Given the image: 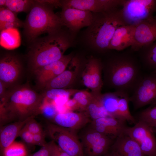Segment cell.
I'll use <instances>...</instances> for the list:
<instances>
[{"label": "cell", "mask_w": 156, "mask_h": 156, "mask_svg": "<svg viewBox=\"0 0 156 156\" xmlns=\"http://www.w3.org/2000/svg\"><path fill=\"white\" fill-rule=\"evenodd\" d=\"M21 68L17 56L10 53L3 54L0 60V81L5 86L13 83L18 79Z\"/></svg>", "instance_id": "15"}, {"label": "cell", "mask_w": 156, "mask_h": 156, "mask_svg": "<svg viewBox=\"0 0 156 156\" xmlns=\"http://www.w3.org/2000/svg\"><path fill=\"white\" fill-rule=\"evenodd\" d=\"M75 62L74 68L65 70L55 77L46 85L44 88L47 90L66 88L70 85L77 76L80 67L85 61L81 57L75 55L74 57Z\"/></svg>", "instance_id": "19"}, {"label": "cell", "mask_w": 156, "mask_h": 156, "mask_svg": "<svg viewBox=\"0 0 156 156\" xmlns=\"http://www.w3.org/2000/svg\"><path fill=\"white\" fill-rule=\"evenodd\" d=\"M34 118H31L26 123L24 127L33 135L44 133L42 127Z\"/></svg>", "instance_id": "35"}, {"label": "cell", "mask_w": 156, "mask_h": 156, "mask_svg": "<svg viewBox=\"0 0 156 156\" xmlns=\"http://www.w3.org/2000/svg\"><path fill=\"white\" fill-rule=\"evenodd\" d=\"M34 2L31 0H6L5 7L17 14L24 12L28 13Z\"/></svg>", "instance_id": "29"}, {"label": "cell", "mask_w": 156, "mask_h": 156, "mask_svg": "<svg viewBox=\"0 0 156 156\" xmlns=\"http://www.w3.org/2000/svg\"><path fill=\"white\" fill-rule=\"evenodd\" d=\"M101 94H93V97L85 112L92 120L109 116L103 106L101 99Z\"/></svg>", "instance_id": "26"}, {"label": "cell", "mask_w": 156, "mask_h": 156, "mask_svg": "<svg viewBox=\"0 0 156 156\" xmlns=\"http://www.w3.org/2000/svg\"><path fill=\"white\" fill-rule=\"evenodd\" d=\"M124 0H62V7L70 8L92 13L107 12L117 9Z\"/></svg>", "instance_id": "12"}, {"label": "cell", "mask_w": 156, "mask_h": 156, "mask_svg": "<svg viewBox=\"0 0 156 156\" xmlns=\"http://www.w3.org/2000/svg\"><path fill=\"white\" fill-rule=\"evenodd\" d=\"M93 96L92 93L87 91L79 90L73 95V98L76 101L78 109L85 112Z\"/></svg>", "instance_id": "31"}, {"label": "cell", "mask_w": 156, "mask_h": 156, "mask_svg": "<svg viewBox=\"0 0 156 156\" xmlns=\"http://www.w3.org/2000/svg\"><path fill=\"white\" fill-rule=\"evenodd\" d=\"M156 41V19L154 16L135 25L133 43L131 47L134 51Z\"/></svg>", "instance_id": "13"}, {"label": "cell", "mask_w": 156, "mask_h": 156, "mask_svg": "<svg viewBox=\"0 0 156 156\" xmlns=\"http://www.w3.org/2000/svg\"><path fill=\"white\" fill-rule=\"evenodd\" d=\"M153 130H154V133L156 134V129H153Z\"/></svg>", "instance_id": "43"}, {"label": "cell", "mask_w": 156, "mask_h": 156, "mask_svg": "<svg viewBox=\"0 0 156 156\" xmlns=\"http://www.w3.org/2000/svg\"><path fill=\"white\" fill-rule=\"evenodd\" d=\"M75 55L73 52L64 55L58 60L34 72L38 85L44 88L49 81L66 70Z\"/></svg>", "instance_id": "14"}, {"label": "cell", "mask_w": 156, "mask_h": 156, "mask_svg": "<svg viewBox=\"0 0 156 156\" xmlns=\"http://www.w3.org/2000/svg\"><path fill=\"white\" fill-rule=\"evenodd\" d=\"M139 51L143 66L151 72L156 70V41L142 47Z\"/></svg>", "instance_id": "24"}, {"label": "cell", "mask_w": 156, "mask_h": 156, "mask_svg": "<svg viewBox=\"0 0 156 156\" xmlns=\"http://www.w3.org/2000/svg\"><path fill=\"white\" fill-rule=\"evenodd\" d=\"M102 70V62L100 59L92 56L87 59L83 72L90 80V89L94 94H101V92L103 85Z\"/></svg>", "instance_id": "18"}, {"label": "cell", "mask_w": 156, "mask_h": 156, "mask_svg": "<svg viewBox=\"0 0 156 156\" xmlns=\"http://www.w3.org/2000/svg\"><path fill=\"white\" fill-rule=\"evenodd\" d=\"M154 17L156 19V14L155 15V16H154Z\"/></svg>", "instance_id": "45"}, {"label": "cell", "mask_w": 156, "mask_h": 156, "mask_svg": "<svg viewBox=\"0 0 156 156\" xmlns=\"http://www.w3.org/2000/svg\"><path fill=\"white\" fill-rule=\"evenodd\" d=\"M122 14L126 25H136L154 16L156 0H125Z\"/></svg>", "instance_id": "7"}, {"label": "cell", "mask_w": 156, "mask_h": 156, "mask_svg": "<svg viewBox=\"0 0 156 156\" xmlns=\"http://www.w3.org/2000/svg\"><path fill=\"white\" fill-rule=\"evenodd\" d=\"M23 121H18L4 127L1 130L0 146L1 153L4 150L14 141L20 131L26 123L32 117Z\"/></svg>", "instance_id": "22"}, {"label": "cell", "mask_w": 156, "mask_h": 156, "mask_svg": "<svg viewBox=\"0 0 156 156\" xmlns=\"http://www.w3.org/2000/svg\"><path fill=\"white\" fill-rule=\"evenodd\" d=\"M2 154L3 156H27V151L24 144L15 142L6 148Z\"/></svg>", "instance_id": "33"}, {"label": "cell", "mask_w": 156, "mask_h": 156, "mask_svg": "<svg viewBox=\"0 0 156 156\" xmlns=\"http://www.w3.org/2000/svg\"><path fill=\"white\" fill-rule=\"evenodd\" d=\"M30 156H50V152L48 143L38 151L30 155Z\"/></svg>", "instance_id": "39"}, {"label": "cell", "mask_w": 156, "mask_h": 156, "mask_svg": "<svg viewBox=\"0 0 156 156\" xmlns=\"http://www.w3.org/2000/svg\"><path fill=\"white\" fill-rule=\"evenodd\" d=\"M92 13L91 24L82 31L76 42L79 41L83 45L95 51L105 52L109 50V42L117 29L126 25L121 9Z\"/></svg>", "instance_id": "2"}, {"label": "cell", "mask_w": 156, "mask_h": 156, "mask_svg": "<svg viewBox=\"0 0 156 156\" xmlns=\"http://www.w3.org/2000/svg\"><path fill=\"white\" fill-rule=\"evenodd\" d=\"M40 112L45 118L52 120L58 113L55 104L48 101L44 102L41 105Z\"/></svg>", "instance_id": "34"}, {"label": "cell", "mask_w": 156, "mask_h": 156, "mask_svg": "<svg viewBox=\"0 0 156 156\" xmlns=\"http://www.w3.org/2000/svg\"><path fill=\"white\" fill-rule=\"evenodd\" d=\"M80 139L86 156H103L113 143L112 139L90 127L83 132Z\"/></svg>", "instance_id": "9"}, {"label": "cell", "mask_w": 156, "mask_h": 156, "mask_svg": "<svg viewBox=\"0 0 156 156\" xmlns=\"http://www.w3.org/2000/svg\"><path fill=\"white\" fill-rule=\"evenodd\" d=\"M152 72L155 73H156V70H155L153 71V72Z\"/></svg>", "instance_id": "44"}, {"label": "cell", "mask_w": 156, "mask_h": 156, "mask_svg": "<svg viewBox=\"0 0 156 156\" xmlns=\"http://www.w3.org/2000/svg\"><path fill=\"white\" fill-rule=\"evenodd\" d=\"M34 140L35 145L42 147L45 146L47 144L45 140L44 133L34 135Z\"/></svg>", "instance_id": "38"}, {"label": "cell", "mask_w": 156, "mask_h": 156, "mask_svg": "<svg viewBox=\"0 0 156 156\" xmlns=\"http://www.w3.org/2000/svg\"><path fill=\"white\" fill-rule=\"evenodd\" d=\"M21 41L20 33L17 28L1 31L0 44L3 47L8 50L14 49L19 46Z\"/></svg>", "instance_id": "23"}, {"label": "cell", "mask_w": 156, "mask_h": 156, "mask_svg": "<svg viewBox=\"0 0 156 156\" xmlns=\"http://www.w3.org/2000/svg\"><path fill=\"white\" fill-rule=\"evenodd\" d=\"M79 90L55 88L47 90L45 98L53 103H66L70 96L73 95Z\"/></svg>", "instance_id": "27"}, {"label": "cell", "mask_w": 156, "mask_h": 156, "mask_svg": "<svg viewBox=\"0 0 156 156\" xmlns=\"http://www.w3.org/2000/svg\"><path fill=\"white\" fill-rule=\"evenodd\" d=\"M139 120L142 121L154 129H156V103L150 105L140 112Z\"/></svg>", "instance_id": "30"}, {"label": "cell", "mask_w": 156, "mask_h": 156, "mask_svg": "<svg viewBox=\"0 0 156 156\" xmlns=\"http://www.w3.org/2000/svg\"><path fill=\"white\" fill-rule=\"evenodd\" d=\"M46 131L52 140L70 156H84L81 144L75 131L52 123L47 124Z\"/></svg>", "instance_id": "6"}, {"label": "cell", "mask_w": 156, "mask_h": 156, "mask_svg": "<svg viewBox=\"0 0 156 156\" xmlns=\"http://www.w3.org/2000/svg\"><path fill=\"white\" fill-rule=\"evenodd\" d=\"M129 101L135 110L156 103V73L143 75L130 96Z\"/></svg>", "instance_id": "8"}, {"label": "cell", "mask_w": 156, "mask_h": 156, "mask_svg": "<svg viewBox=\"0 0 156 156\" xmlns=\"http://www.w3.org/2000/svg\"><path fill=\"white\" fill-rule=\"evenodd\" d=\"M54 8L44 0H34L23 26V34L29 44L41 34L55 32L63 27L60 15L54 12Z\"/></svg>", "instance_id": "4"}, {"label": "cell", "mask_w": 156, "mask_h": 156, "mask_svg": "<svg viewBox=\"0 0 156 156\" xmlns=\"http://www.w3.org/2000/svg\"><path fill=\"white\" fill-rule=\"evenodd\" d=\"M139 144L146 156H156V138L153 129L138 120L132 127H127L124 133Z\"/></svg>", "instance_id": "10"}, {"label": "cell", "mask_w": 156, "mask_h": 156, "mask_svg": "<svg viewBox=\"0 0 156 156\" xmlns=\"http://www.w3.org/2000/svg\"><path fill=\"white\" fill-rule=\"evenodd\" d=\"M5 85L1 81H0V98H2L5 95Z\"/></svg>", "instance_id": "40"}, {"label": "cell", "mask_w": 156, "mask_h": 156, "mask_svg": "<svg viewBox=\"0 0 156 156\" xmlns=\"http://www.w3.org/2000/svg\"><path fill=\"white\" fill-rule=\"evenodd\" d=\"M47 143L50 156H70L62 149L53 141L52 140Z\"/></svg>", "instance_id": "36"}, {"label": "cell", "mask_w": 156, "mask_h": 156, "mask_svg": "<svg viewBox=\"0 0 156 156\" xmlns=\"http://www.w3.org/2000/svg\"><path fill=\"white\" fill-rule=\"evenodd\" d=\"M41 99L28 87H20L6 94L2 101L9 121L15 118L25 120L40 112Z\"/></svg>", "instance_id": "5"}, {"label": "cell", "mask_w": 156, "mask_h": 156, "mask_svg": "<svg viewBox=\"0 0 156 156\" xmlns=\"http://www.w3.org/2000/svg\"><path fill=\"white\" fill-rule=\"evenodd\" d=\"M124 122L108 116L92 120L90 127L112 139L115 138L124 133L127 127Z\"/></svg>", "instance_id": "16"}, {"label": "cell", "mask_w": 156, "mask_h": 156, "mask_svg": "<svg viewBox=\"0 0 156 156\" xmlns=\"http://www.w3.org/2000/svg\"><path fill=\"white\" fill-rule=\"evenodd\" d=\"M119 91L101 94V99L103 106L110 116L116 118L118 104Z\"/></svg>", "instance_id": "28"}, {"label": "cell", "mask_w": 156, "mask_h": 156, "mask_svg": "<svg viewBox=\"0 0 156 156\" xmlns=\"http://www.w3.org/2000/svg\"><path fill=\"white\" fill-rule=\"evenodd\" d=\"M52 120L55 124L75 131L91 121L85 112H76L72 111L58 113Z\"/></svg>", "instance_id": "17"}, {"label": "cell", "mask_w": 156, "mask_h": 156, "mask_svg": "<svg viewBox=\"0 0 156 156\" xmlns=\"http://www.w3.org/2000/svg\"><path fill=\"white\" fill-rule=\"evenodd\" d=\"M59 15L63 26L75 40L81 29L90 26L93 18L91 12L70 8L62 7Z\"/></svg>", "instance_id": "11"}, {"label": "cell", "mask_w": 156, "mask_h": 156, "mask_svg": "<svg viewBox=\"0 0 156 156\" xmlns=\"http://www.w3.org/2000/svg\"><path fill=\"white\" fill-rule=\"evenodd\" d=\"M119 92L118 107L116 118L124 122L127 121L135 124L137 122L131 114L129 109V94L124 92Z\"/></svg>", "instance_id": "25"}, {"label": "cell", "mask_w": 156, "mask_h": 156, "mask_svg": "<svg viewBox=\"0 0 156 156\" xmlns=\"http://www.w3.org/2000/svg\"><path fill=\"white\" fill-rule=\"evenodd\" d=\"M6 0H0V8L5 7Z\"/></svg>", "instance_id": "42"}, {"label": "cell", "mask_w": 156, "mask_h": 156, "mask_svg": "<svg viewBox=\"0 0 156 156\" xmlns=\"http://www.w3.org/2000/svg\"><path fill=\"white\" fill-rule=\"evenodd\" d=\"M75 43L76 40L64 26L45 36L38 38L30 44L27 55L31 70L34 72L58 60Z\"/></svg>", "instance_id": "1"}, {"label": "cell", "mask_w": 156, "mask_h": 156, "mask_svg": "<svg viewBox=\"0 0 156 156\" xmlns=\"http://www.w3.org/2000/svg\"><path fill=\"white\" fill-rule=\"evenodd\" d=\"M110 148L119 156H146L137 142L124 133L116 139Z\"/></svg>", "instance_id": "21"}, {"label": "cell", "mask_w": 156, "mask_h": 156, "mask_svg": "<svg viewBox=\"0 0 156 156\" xmlns=\"http://www.w3.org/2000/svg\"><path fill=\"white\" fill-rule=\"evenodd\" d=\"M110 151H108L103 156H119L114 151L110 148Z\"/></svg>", "instance_id": "41"}, {"label": "cell", "mask_w": 156, "mask_h": 156, "mask_svg": "<svg viewBox=\"0 0 156 156\" xmlns=\"http://www.w3.org/2000/svg\"><path fill=\"white\" fill-rule=\"evenodd\" d=\"M102 64L105 81L115 91L132 93L143 76L138 62L128 54H115Z\"/></svg>", "instance_id": "3"}, {"label": "cell", "mask_w": 156, "mask_h": 156, "mask_svg": "<svg viewBox=\"0 0 156 156\" xmlns=\"http://www.w3.org/2000/svg\"><path fill=\"white\" fill-rule=\"evenodd\" d=\"M29 156H30V155Z\"/></svg>", "instance_id": "46"}, {"label": "cell", "mask_w": 156, "mask_h": 156, "mask_svg": "<svg viewBox=\"0 0 156 156\" xmlns=\"http://www.w3.org/2000/svg\"><path fill=\"white\" fill-rule=\"evenodd\" d=\"M18 137H20L27 144L35 145L34 140V135L28 131L24 127L20 131Z\"/></svg>", "instance_id": "37"}, {"label": "cell", "mask_w": 156, "mask_h": 156, "mask_svg": "<svg viewBox=\"0 0 156 156\" xmlns=\"http://www.w3.org/2000/svg\"><path fill=\"white\" fill-rule=\"evenodd\" d=\"M135 25H125L118 28L109 42L108 49L118 51L131 47L133 41Z\"/></svg>", "instance_id": "20"}, {"label": "cell", "mask_w": 156, "mask_h": 156, "mask_svg": "<svg viewBox=\"0 0 156 156\" xmlns=\"http://www.w3.org/2000/svg\"><path fill=\"white\" fill-rule=\"evenodd\" d=\"M16 14L5 7L0 8V26L6 23H12L23 27L24 22L17 17Z\"/></svg>", "instance_id": "32"}]
</instances>
